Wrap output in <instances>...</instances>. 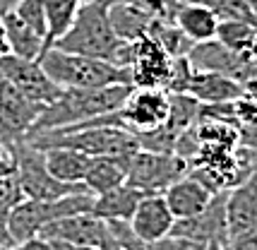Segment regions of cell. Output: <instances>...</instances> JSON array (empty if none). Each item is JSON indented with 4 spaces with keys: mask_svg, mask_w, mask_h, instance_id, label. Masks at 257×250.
<instances>
[{
    "mask_svg": "<svg viewBox=\"0 0 257 250\" xmlns=\"http://www.w3.org/2000/svg\"><path fill=\"white\" fill-rule=\"evenodd\" d=\"M108 8H111V0H94L87 5H79V12L72 27L53 46L60 51H67V53L108 60L118 68L130 70L133 41L118 39V34L113 32L111 17H108Z\"/></svg>",
    "mask_w": 257,
    "mask_h": 250,
    "instance_id": "1",
    "label": "cell"
},
{
    "mask_svg": "<svg viewBox=\"0 0 257 250\" xmlns=\"http://www.w3.org/2000/svg\"><path fill=\"white\" fill-rule=\"evenodd\" d=\"M130 91H133V84H113V87H101V89H63V94L56 101L44 108V113L39 115L29 135L70 128V125L87 123L99 115L113 113L125 103Z\"/></svg>",
    "mask_w": 257,
    "mask_h": 250,
    "instance_id": "2",
    "label": "cell"
},
{
    "mask_svg": "<svg viewBox=\"0 0 257 250\" xmlns=\"http://www.w3.org/2000/svg\"><path fill=\"white\" fill-rule=\"evenodd\" d=\"M27 142H32L36 149L67 147L77 149L87 157H118V159H130L140 149V142L133 133L113 125H70L29 135Z\"/></svg>",
    "mask_w": 257,
    "mask_h": 250,
    "instance_id": "3",
    "label": "cell"
},
{
    "mask_svg": "<svg viewBox=\"0 0 257 250\" xmlns=\"http://www.w3.org/2000/svg\"><path fill=\"white\" fill-rule=\"evenodd\" d=\"M39 63L60 89H101L113 84H133L127 68H118L99 58L67 53L56 46L44 51Z\"/></svg>",
    "mask_w": 257,
    "mask_h": 250,
    "instance_id": "4",
    "label": "cell"
},
{
    "mask_svg": "<svg viewBox=\"0 0 257 250\" xmlns=\"http://www.w3.org/2000/svg\"><path fill=\"white\" fill-rule=\"evenodd\" d=\"M91 207H94V195L89 190L65 195L58 200H20L8 216L10 240L24 243V240L39 238L41 228L48 226L51 221L63 219V216L82 214V212H91Z\"/></svg>",
    "mask_w": 257,
    "mask_h": 250,
    "instance_id": "5",
    "label": "cell"
},
{
    "mask_svg": "<svg viewBox=\"0 0 257 250\" xmlns=\"http://www.w3.org/2000/svg\"><path fill=\"white\" fill-rule=\"evenodd\" d=\"M8 154H12L15 171H17V185H20V193L24 200H58L65 195L87 190L82 183H63L53 178L46 169L44 152L36 149L27 140L15 145Z\"/></svg>",
    "mask_w": 257,
    "mask_h": 250,
    "instance_id": "6",
    "label": "cell"
},
{
    "mask_svg": "<svg viewBox=\"0 0 257 250\" xmlns=\"http://www.w3.org/2000/svg\"><path fill=\"white\" fill-rule=\"evenodd\" d=\"M190 173V164L178 154H161L149 149H137L127 159V178L125 183L133 185L145 195H164L176 181Z\"/></svg>",
    "mask_w": 257,
    "mask_h": 250,
    "instance_id": "7",
    "label": "cell"
},
{
    "mask_svg": "<svg viewBox=\"0 0 257 250\" xmlns=\"http://www.w3.org/2000/svg\"><path fill=\"white\" fill-rule=\"evenodd\" d=\"M115 113L120 128L127 133L133 135L152 133L166 125L171 115V94L161 87H133L130 96Z\"/></svg>",
    "mask_w": 257,
    "mask_h": 250,
    "instance_id": "8",
    "label": "cell"
},
{
    "mask_svg": "<svg viewBox=\"0 0 257 250\" xmlns=\"http://www.w3.org/2000/svg\"><path fill=\"white\" fill-rule=\"evenodd\" d=\"M44 103L27 99L24 94L0 77V147L10 152L15 145L27 140L29 130L44 113Z\"/></svg>",
    "mask_w": 257,
    "mask_h": 250,
    "instance_id": "9",
    "label": "cell"
},
{
    "mask_svg": "<svg viewBox=\"0 0 257 250\" xmlns=\"http://www.w3.org/2000/svg\"><path fill=\"white\" fill-rule=\"evenodd\" d=\"M0 77L10 82L27 99L44 103V106L53 103L63 94V89L46 75V70L41 68L39 60H24V58H17L12 53L0 58Z\"/></svg>",
    "mask_w": 257,
    "mask_h": 250,
    "instance_id": "10",
    "label": "cell"
},
{
    "mask_svg": "<svg viewBox=\"0 0 257 250\" xmlns=\"http://www.w3.org/2000/svg\"><path fill=\"white\" fill-rule=\"evenodd\" d=\"M188 60L195 70L202 72H216V75H224L231 77L235 82H243L255 77L257 70L255 65L247 60L245 53H235L231 48H226L221 41H204V44H195L192 51L188 53Z\"/></svg>",
    "mask_w": 257,
    "mask_h": 250,
    "instance_id": "11",
    "label": "cell"
},
{
    "mask_svg": "<svg viewBox=\"0 0 257 250\" xmlns=\"http://www.w3.org/2000/svg\"><path fill=\"white\" fill-rule=\"evenodd\" d=\"M226 195L228 193H216L212 202L207 205L204 212L190 219H176L171 236L178 238H190L204 245H216V243H228V221H226Z\"/></svg>",
    "mask_w": 257,
    "mask_h": 250,
    "instance_id": "12",
    "label": "cell"
},
{
    "mask_svg": "<svg viewBox=\"0 0 257 250\" xmlns=\"http://www.w3.org/2000/svg\"><path fill=\"white\" fill-rule=\"evenodd\" d=\"M171 63H173V58L159 46L157 39L145 36L140 41H133V63H130L133 87H161V89H166Z\"/></svg>",
    "mask_w": 257,
    "mask_h": 250,
    "instance_id": "13",
    "label": "cell"
},
{
    "mask_svg": "<svg viewBox=\"0 0 257 250\" xmlns=\"http://www.w3.org/2000/svg\"><path fill=\"white\" fill-rule=\"evenodd\" d=\"M106 236H108V224L91 212L56 219L39 233V238L46 240H65V243L91 245V248H99Z\"/></svg>",
    "mask_w": 257,
    "mask_h": 250,
    "instance_id": "14",
    "label": "cell"
},
{
    "mask_svg": "<svg viewBox=\"0 0 257 250\" xmlns=\"http://www.w3.org/2000/svg\"><path fill=\"white\" fill-rule=\"evenodd\" d=\"M176 224V216L168 209V202L164 195H147L142 202L137 205L133 219H130V228L137 238L145 243H161L164 238L171 236Z\"/></svg>",
    "mask_w": 257,
    "mask_h": 250,
    "instance_id": "15",
    "label": "cell"
},
{
    "mask_svg": "<svg viewBox=\"0 0 257 250\" xmlns=\"http://www.w3.org/2000/svg\"><path fill=\"white\" fill-rule=\"evenodd\" d=\"M226 221L231 238L257 231V164L245 181L226 195Z\"/></svg>",
    "mask_w": 257,
    "mask_h": 250,
    "instance_id": "16",
    "label": "cell"
},
{
    "mask_svg": "<svg viewBox=\"0 0 257 250\" xmlns=\"http://www.w3.org/2000/svg\"><path fill=\"white\" fill-rule=\"evenodd\" d=\"M164 197H166L168 209L173 212L176 219H190V216H197L200 212L207 209V205L212 202L214 195L197 178H192L188 173L185 178L173 183L164 193Z\"/></svg>",
    "mask_w": 257,
    "mask_h": 250,
    "instance_id": "17",
    "label": "cell"
},
{
    "mask_svg": "<svg viewBox=\"0 0 257 250\" xmlns=\"http://www.w3.org/2000/svg\"><path fill=\"white\" fill-rule=\"evenodd\" d=\"M142 197H147L142 190H137L133 185H118L108 193H101L94 197V207H91V214H96L103 221H125L130 224L137 205L142 202Z\"/></svg>",
    "mask_w": 257,
    "mask_h": 250,
    "instance_id": "18",
    "label": "cell"
},
{
    "mask_svg": "<svg viewBox=\"0 0 257 250\" xmlns=\"http://www.w3.org/2000/svg\"><path fill=\"white\" fill-rule=\"evenodd\" d=\"M188 96L197 99L200 103H226L235 101L238 96H243V84L240 82L216 75V72H202L195 70L192 80L188 84Z\"/></svg>",
    "mask_w": 257,
    "mask_h": 250,
    "instance_id": "19",
    "label": "cell"
},
{
    "mask_svg": "<svg viewBox=\"0 0 257 250\" xmlns=\"http://www.w3.org/2000/svg\"><path fill=\"white\" fill-rule=\"evenodd\" d=\"M173 24L190 39L192 44L214 41L216 32H219V20H216V15L212 10H207L204 5H197V3H185V0H180Z\"/></svg>",
    "mask_w": 257,
    "mask_h": 250,
    "instance_id": "20",
    "label": "cell"
},
{
    "mask_svg": "<svg viewBox=\"0 0 257 250\" xmlns=\"http://www.w3.org/2000/svg\"><path fill=\"white\" fill-rule=\"evenodd\" d=\"M127 178V159L118 157H91L87 173L82 178V185L94 197L101 193H108L113 188L123 185Z\"/></svg>",
    "mask_w": 257,
    "mask_h": 250,
    "instance_id": "21",
    "label": "cell"
},
{
    "mask_svg": "<svg viewBox=\"0 0 257 250\" xmlns=\"http://www.w3.org/2000/svg\"><path fill=\"white\" fill-rule=\"evenodd\" d=\"M108 17H111L113 32L123 41H140V39H145V36L152 34V29L157 24L152 17H147L140 8H135L133 3H127V0H111Z\"/></svg>",
    "mask_w": 257,
    "mask_h": 250,
    "instance_id": "22",
    "label": "cell"
},
{
    "mask_svg": "<svg viewBox=\"0 0 257 250\" xmlns=\"http://www.w3.org/2000/svg\"><path fill=\"white\" fill-rule=\"evenodd\" d=\"M0 22H3V29H5L12 56L24 58V60H39V58L44 56V51H46L44 36H39L34 29H29L15 12L3 15Z\"/></svg>",
    "mask_w": 257,
    "mask_h": 250,
    "instance_id": "23",
    "label": "cell"
},
{
    "mask_svg": "<svg viewBox=\"0 0 257 250\" xmlns=\"http://www.w3.org/2000/svg\"><path fill=\"white\" fill-rule=\"evenodd\" d=\"M41 152H44L46 159V169H48V173L53 178L63 183H82L91 157L67 147H48L41 149Z\"/></svg>",
    "mask_w": 257,
    "mask_h": 250,
    "instance_id": "24",
    "label": "cell"
},
{
    "mask_svg": "<svg viewBox=\"0 0 257 250\" xmlns=\"http://www.w3.org/2000/svg\"><path fill=\"white\" fill-rule=\"evenodd\" d=\"M41 3L46 12V24H48V34H46V51H48L72 27L79 12V3L77 0H41Z\"/></svg>",
    "mask_w": 257,
    "mask_h": 250,
    "instance_id": "25",
    "label": "cell"
},
{
    "mask_svg": "<svg viewBox=\"0 0 257 250\" xmlns=\"http://www.w3.org/2000/svg\"><path fill=\"white\" fill-rule=\"evenodd\" d=\"M185 3H197L216 15L219 22H247L257 27V17L250 0H185Z\"/></svg>",
    "mask_w": 257,
    "mask_h": 250,
    "instance_id": "26",
    "label": "cell"
},
{
    "mask_svg": "<svg viewBox=\"0 0 257 250\" xmlns=\"http://www.w3.org/2000/svg\"><path fill=\"white\" fill-rule=\"evenodd\" d=\"M149 36H152V39H157L159 46H161L171 58L188 56V53L192 51V46H195L173 22H157Z\"/></svg>",
    "mask_w": 257,
    "mask_h": 250,
    "instance_id": "27",
    "label": "cell"
},
{
    "mask_svg": "<svg viewBox=\"0 0 257 250\" xmlns=\"http://www.w3.org/2000/svg\"><path fill=\"white\" fill-rule=\"evenodd\" d=\"M257 36V27L247 22H219L216 41H221L226 48H231L235 53H247V48Z\"/></svg>",
    "mask_w": 257,
    "mask_h": 250,
    "instance_id": "28",
    "label": "cell"
},
{
    "mask_svg": "<svg viewBox=\"0 0 257 250\" xmlns=\"http://www.w3.org/2000/svg\"><path fill=\"white\" fill-rule=\"evenodd\" d=\"M12 12H15L29 29H34L39 36H44V41H46L48 24H46V12H44V3H41V0H20L17 8Z\"/></svg>",
    "mask_w": 257,
    "mask_h": 250,
    "instance_id": "29",
    "label": "cell"
},
{
    "mask_svg": "<svg viewBox=\"0 0 257 250\" xmlns=\"http://www.w3.org/2000/svg\"><path fill=\"white\" fill-rule=\"evenodd\" d=\"M192 72H195V68L190 65L188 56L173 58L171 75H168V82H166L168 94H188V84H190V80H192Z\"/></svg>",
    "mask_w": 257,
    "mask_h": 250,
    "instance_id": "30",
    "label": "cell"
},
{
    "mask_svg": "<svg viewBox=\"0 0 257 250\" xmlns=\"http://www.w3.org/2000/svg\"><path fill=\"white\" fill-rule=\"evenodd\" d=\"M106 224H108V231L123 243L125 250H159L154 243H145L142 238H137L130 224H125V221H106Z\"/></svg>",
    "mask_w": 257,
    "mask_h": 250,
    "instance_id": "31",
    "label": "cell"
},
{
    "mask_svg": "<svg viewBox=\"0 0 257 250\" xmlns=\"http://www.w3.org/2000/svg\"><path fill=\"white\" fill-rule=\"evenodd\" d=\"M159 250H212V245H204V243H197V240L190 238H178V236H168L161 243H157Z\"/></svg>",
    "mask_w": 257,
    "mask_h": 250,
    "instance_id": "32",
    "label": "cell"
},
{
    "mask_svg": "<svg viewBox=\"0 0 257 250\" xmlns=\"http://www.w3.org/2000/svg\"><path fill=\"white\" fill-rule=\"evenodd\" d=\"M228 250H257V231H247L240 236H233L228 243Z\"/></svg>",
    "mask_w": 257,
    "mask_h": 250,
    "instance_id": "33",
    "label": "cell"
},
{
    "mask_svg": "<svg viewBox=\"0 0 257 250\" xmlns=\"http://www.w3.org/2000/svg\"><path fill=\"white\" fill-rule=\"evenodd\" d=\"M3 250H53V248H51V243L46 238H32V240H24V243H12V245H8Z\"/></svg>",
    "mask_w": 257,
    "mask_h": 250,
    "instance_id": "34",
    "label": "cell"
},
{
    "mask_svg": "<svg viewBox=\"0 0 257 250\" xmlns=\"http://www.w3.org/2000/svg\"><path fill=\"white\" fill-rule=\"evenodd\" d=\"M240 145L257 152V125H252V128H240Z\"/></svg>",
    "mask_w": 257,
    "mask_h": 250,
    "instance_id": "35",
    "label": "cell"
},
{
    "mask_svg": "<svg viewBox=\"0 0 257 250\" xmlns=\"http://www.w3.org/2000/svg\"><path fill=\"white\" fill-rule=\"evenodd\" d=\"M53 250H99L91 245H77V243H65V240H48Z\"/></svg>",
    "mask_w": 257,
    "mask_h": 250,
    "instance_id": "36",
    "label": "cell"
},
{
    "mask_svg": "<svg viewBox=\"0 0 257 250\" xmlns=\"http://www.w3.org/2000/svg\"><path fill=\"white\" fill-rule=\"evenodd\" d=\"M99 250H125V248H123V243H120V240H118L111 231H108V236L103 238V243L99 245Z\"/></svg>",
    "mask_w": 257,
    "mask_h": 250,
    "instance_id": "37",
    "label": "cell"
},
{
    "mask_svg": "<svg viewBox=\"0 0 257 250\" xmlns=\"http://www.w3.org/2000/svg\"><path fill=\"white\" fill-rule=\"evenodd\" d=\"M3 56H10V44H8V36H5V29L0 22V58Z\"/></svg>",
    "mask_w": 257,
    "mask_h": 250,
    "instance_id": "38",
    "label": "cell"
},
{
    "mask_svg": "<svg viewBox=\"0 0 257 250\" xmlns=\"http://www.w3.org/2000/svg\"><path fill=\"white\" fill-rule=\"evenodd\" d=\"M245 56H247V60H250V63L255 65V70H257V36L252 39V44H250V48H247Z\"/></svg>",
    "mask_w": 257,
    "mask_h": 250,
    "instance_id": "39",
    "label": "cell"
},
{
    "mask_svg": "<svg viewBox=\"0 0 257 250\" xmlns=\"http://www.w3.org/2000/svg\"><path fill=\"white\" fill-rule=\"evenodd\" d=\"M252 3V10H255V17H257V0H250Z\"/></svg>",
    "mask_w": 257,
    "mask_h": 250,
    "instance_id": "40",
    "label": "cell"
},
{
    "mask_svg": "<svg viewBox=\"0 0 257 250\" xmlns=\"http://www.w3.org/2000/svg\"><path fill=\"white\" fill-rule=\"evenodd\" d=\"M79 5H87V3H94V0H77Z\"/></svg>",
    "mask_w": 257,
    "mask_h": 250,
    "instance_id": "41",
    "label": "cell"
},
{
    "mask_svg": "<svg viewBox=\"0 0 257 250\" xmlns=\"http://www.w3.org/2000/svg\"><path fill=\"white\" fill-rule=\"evenodd\" d=\"M3 248H5V245H0V250H3Z\"/></svg>",
    "mask_w": 257,
    "mask_h": 250,
    "instance_id": "42",
    "label": "cell"
},
{
    "mask_svg": "<svg viewBox=\"0 0 257 250\" xmlns=\"http://www.w3.org/2000/svg\"><path fill=\"white\" fill-rule=\"evenodd\" d=\"M255 103H257V99H255Z\"/></svg>",
    "mask_w": 257,
    "mask_h": 250,
    "instance_id": "43",
    "label": "cell"
}]
</instances>
